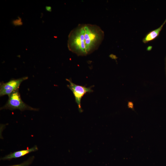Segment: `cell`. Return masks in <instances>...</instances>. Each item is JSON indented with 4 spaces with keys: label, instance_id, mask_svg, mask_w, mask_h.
<instances>
[{
    "label": "cell",
    "instance_id": "cell-1",
    "mask_svg": "<svg viewBox=\"0 0 166 166\" xmlns=\"http://www.w3.org/2000/svg\"><path fill=\"white\" fill-rule=\"evenodd\" d=\"M104 33L98 26L79 24L68 35V47L79 56H86L97 50L104 38Z\"/></svg>",
    "mask_w": 166,
    "mask_h": 166
},
{
    "label": "cell",
    "instance_id": "cell-2",
    "mask_svg": "<svg viewBox=\"0 0 166 166\" xmlns=\"http://www.w3.org/2000/svg\"><path fill=\"white\" fill-rule=\"evenodd\" d=\"M6 104L0 108V110L8 109L11 110L18 109L21 111L29 110L38 111V109L33 108L25 103L21 99L19 89L14 91L9 96Z\"/></svg>",
    "mask_w": 166,
    "mask_h": 166
},
{
    "label": "cell",
    "instance_id": "cell-3",
    "mask_svg": "<svg viewBox=\"0 0 166 166\" xmlns=\"http://www.w3.org/2000/svg\"><path fill=\"white\" fill-rule=\"evenodd\" d=\"M69 84L67 85L68 87L72 92L75 98V101L78 105V110L80 112H82V110L81 106V98L87 93H89L93 91L91 88L76 85L73 83L70 79H66Z\"/></svg>",
    "mask_w": 166,
    "mask_h": 166
},
{
    "label": "cell",
    "instance_id": "cell-4",
    "mask_svg": "<svg viewBox=\"0 0 166 166\" xmlns=\"http://www.w3.org/2000/svg\"><path fill=\"white\" fill-rule=\"evenodd\" d=\"M27 77H24L18 79L12 78L5 83L1 82L0 83V96L6 95L8 96L14 91L19 89L21 83L28 79Z\"/></svg>",
    "mask_w": 166,
    "mask_h": 166
},
{
    "label": "cell",
    "instance_id": "cell-5",
    "mask_svg": "<svg viewBox=\"0 0 166 166\" xmlns=\"http://www.w3.org/2000/svg\"><path fill=\"white\" fill-rule=\"evenodd\" d=\"M38 150L37 145H34L33 147L27 149L22 150L16 151L10 153L2 158V160H10L13 158H19L32 152L37 151Z\"/></svg>",
    "mask_w": 166,
    "mask_h": 166
},
{
    "label": "cell",
    "instance_id": "cell-6",
    "mask_svg": "<svg viewBox=\"0 0 166 166\" xmlns=\"http://www.w3.org/2000/svg\"><path fill=\"white\" fill-rule=\"evenodd\" d=\"M166 22V19L159 27L152 30L147 33L143 38L142 40L143 42L144 43H146L153 41L157 38L159 35Z\"/></svg>",
    "mask_w": 166,
    "mask_h": 166
},
{
    "label": "cell",
    "instance_id": "cell-7",
    "mask_svg": "<svg viewBox=\"0 0 166 166\" xmlns=\"http://www.w3.org/2000/svg\"><path fill=\"white\" fill-rule=\"evenodd\" d=\"M34 158V157L33 156L30 157V158L27 161L22 164L10 166H28L33 160Z\"/></svg>",
    "mask_w": 166,
    "mask_h": 166
},
{
    "label": "cell",
    "instance_id": "cell-8",
    "mask_svg": "<svg viewBox=\"0 0 166 166\" xmlns=\"http://www.w3.org/2000/svg\"><path fill=\"white\" fill-rule=\"evenodd\" d=\"M127 106L128 108L134 110V105L133 102L129 101L128 103Z\"/></svg>",
    "mask_w": 166,
    "mask_h": 166
},
{
    "label": "cell",
    "instance_id": "cell-9",
    "mask_svg": "<svg viewBox=\"0 0 166 166\" xmlns=\"http://www.w3.org/2000/svg\"><path fill=\"white\" fill-rule=\"evenodd\" d=\"M46 10L49 11H51V8L50 6H46L45 7Z\"/></svg>",
    "mask_w": 166,
    "mask_h": 166
},
{
    "label": "cell",
    "instance_id": "cell-10",
    "mask_svg": "<svg viewBox=\"0 0 166 166\" xmlns=\"http://www.w3.org/2000/svg\"><path fill=\"white\" fill-rule=\"evenodd\" d=\"M152 49V46H149L147 48V50L148 51H150Z\"/></svg>",
    "mask_w": 166,
    "mask_h": 166
},
{
    "label": "cell",
    "instance_id": "cell-11",
    "mask_svg": "<svg viewBox=\"0 0 166 166\" xmlns=\"http://www.w3.org/2000/svg\"><path fill=\"white\" fill-rule=\"evenodd\" d=\"M165 64H166V57L165 58Z\"/></svg>",
    "mask_w": 166,
    "mask_h": 166
}]
</instances>
